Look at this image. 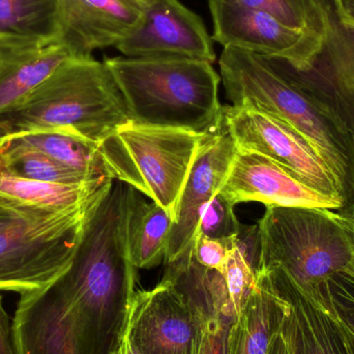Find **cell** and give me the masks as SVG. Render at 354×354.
Returning <instances> with one entry per match:
<instances>
[{
  "label": "cell",
  "mask_w": 354,
  "mask_h": 354,
  "mask_svg": "<svg viewBox=\"0 0 354 354\" xmlns=\"http://www.w3.org/2000/svg\"><path fill=\"white\" fill-rule=\"evenodd\" d=\"M136 189L114 180L85 218L66 270L51 283L74 316L87 354H118L136 293L128 231Z\"/></svg>",
  "instance_id": "6da1fadb"
},
{
  "label": "cell",
  "mask_w": 354,
  "mask_h": 354,
  "mask_svg": "<svg viewBox=\"0 0 354 354\" xmlns=\"http://www.w3.org/2000/svg\"><path fill=\"white\" fill-rule=\"evenodd\" d=\"M218 64L233 106L274 116L299 131L319 149L347 194L353 192L354 137L326 103L262 56L225 47Z\"/></svg>",
  "instance_id": "7a4b0ae2"
},
{
  "label": "cell",
  "mask_w": 354,
  "mask_h": 354,
  "mask_svg": "<svg viewBox=\"0 0 354 354\" xmlns=\"http://www.w3.org/2000/svg\"><path fill=\"white\" fill-rule=\"evenodd\" d=\"M130 122L126 102L105 62L70 57L0 113V135L62 130L100 145Z\"/></svg>",
  "instance_id": "3957f363"
},
{
  "label": "cell",
  "mask_w": 354,
  "mask_h": 354,
  "mask_svg": "<svg viewBox=\"0 0 354 354\" xmlns=\"http://www.w3.org/2000/svg\"><path fill=\"white\" fill-rule=\"evenodd\" d=\"M104 62L133 122L183 129L203 136L222 130L221 77L210 62L126 56Z\"/></svg>",
  "instance_id": "277c9868"
},
{
  "label": "cell",
  "mask_w": 354,
  "mask_h": 354,
  "mask_svg": "<svg viewBox=\"0 0 354 354\" xmlns=\"http://www.w3.org/2000/svg\"><path fill=\"white\" fill-rule=\"evenodd\" d=\"M333 210L266 206L258 223L260 270H280L315 299L318 287L326 278L354 262V218Z\"/></svg>",
  "instance_id": "5b68a950"
},
{
  "label": "cell",
  "mask_w": 354,
  "mask_h": 354,
  "mask_svg": "<svg viewBox=\"0 0 354 354\" xmlns=\"http://www.w3.org/2000/svg\"><path fill=\"white\" fill-rule=\"evenodd\" d=\"M203 135L130 122L99 145L108 176L161 205L176 220L177 205Z\"/></svg>",
  "instance_id": "8992f818"
},
{
  "label": "cell",
  "mask_w": 354,
  "mask_h": 354,
  "mask_svg": "<svg viewBox=\"0 0 354 354\" xmlns=\"http://www.w3.org/2000/svg\"><path fill=\"white\" fill-rule=\"evenodd\" d=\"M97 204L49 220L23 221L0 230V290L22 295L55 281L70 266L85 218Z\"/></svg>",
  "instance_id": "52a82bcc"
},
{
  "label": "cell",
  "mask_w": 354,
  "mask_h": 354,
  "mask_svg": "<svg viewBox=\"0 0 354 354\" xmlns=\"http://www.w3.org/2000/svg\"><path fill=\"white\" fill-rule=\"evenodd\" d=\"M223 115V124L237 151L266 156L345 205L348 194L342 181L315 145L299 131L250 108L225 106Z\"/></svg>",
  "instance_id": "ba28073f"
},
{
  "label": "cell",
  "mask_w": 354,
  "mask_h": 354,
  "mask_svg": "<svg viewBox=\"0 0 354 354\" xmlns=\"http://www.w3.org/2000/svg\"><path fill=\"white\" fill-rule=\"evenodd\" d=\"M212 39L270 59L282 60L297 71L307 70L324 39L285 24L268 12L209 0Z\"/></svg>",
  "instance_id": "9c48e42d"
},
{
  "label": "cell",
  "mask_w": 354,
  "mask_h": 354,
  "mask_svg": "<svg viewBox=\"0 0 354 354\" xmlns=\"http://www.w3.org/2000/svg\"><path fill=\"white\" fill-rule=\"evenodd\" d=\"M126 334L141 354H199L203 322L199 311L169 281L137 290Z\"/></svg>",
  "instance_id": "30bf717a"
},
{
  "label": "cell",
  "mask_w": 354,
  "mask_h": 354,
  "mask_svg": "<svg viewBox=\"0 0 354 354\" xmlns=\"http://www.w3.org/2000/svg\"><path fill=\"white\" fill-rule=\"evenodd\" d=\"M268 59L285 76L317 95L354 137V25L339 12L336 2L322 49L307 70H295L282 60Z\"/></svg>",
  "instance_id": "8fae6325"
},
{
  "label": "cell",
  "mask_w": 354,
  "mask_h": 354,
  "mask_svg": "<svg viewBox=\"0 0 354 354\" xmlns=\"http://www.w3.org/2000/svg\"><path fill=\"white\" fill-rule=\"evenodd\" d=\"M153 0H58L55 41L73 57L118 47L142 22Z\"/></svg>",
  "instance_id": "7c38bea8"
},
{
  "label": "cell",
  "mask_w": 354,
  "mask_h": 354,
  "mask_svg": "<svg viewBox=\"0 0 354 354\" xmlns=\"http://www.w3.org/2000/svg\"><path fill=\"white\" fill-rule=\"evenodd\" d=\"M126 57L216 59L203 21L179 0H153L136 30L116 47Z\"/></svg>",
  "instance_id": "4fadbf2b"
},
{
  "label": "cell",
  "mask_w": 354,
  "mask_h": 354,
  "mask_svg": "<svg viewBox=\"0 0 354 354\" xmlns=\"http://www.w3.org/2000/svg\"><path fill=\"white\" fill-rule=\"evenodd\" d=\"M220 193L233 205L306 206L339 209L344 204L316 189L303 177L260 153L237 151Z\"/></svg>",
  "instance_id": "5bb4252c"
},
{
  "label": "cell",
  "mask_w": 354,
  "mask_h": 354,
  "mask_svg": "<svg viewBox=\"0 0 354 354\" xmlns=\"http://www.w3.org/2000/svg\"><path fill=\"white\" fill-rule=\"evenodd\" d=\"M237 149L224 124L216 134L202 139L177 205L165 261H174L197 235L204 206L222 189Z\"/></svg>",
  "instance_id": "9a60e30c"
},
{
  "label": "cell",
  "mask_w": 354,
  "mask_h": 354,
  "mask_svg": "<svg viewBox=\"0 0 354 354\" xmlns=\"http://www.w3.org/2000/svg\"><path fill=\"white\" fill-rule=\"evenodd\" d=\"M12 332L17 354H87L72 312L51 284L21 295Z\"/></svg>",
  "instance_id": "2e32d148"
},
{
  "label": "cell",
  "mask_w": 354,
  "mask_h": 354,
  "mask_svg": "<svg viewBox=\"0 0 354 354\" xmlns=\"http://www.w3.org/2000/svg\"><path fill=\"white\" fill-rule=\"evenodd\" d=\"M113 181L105 177L81 185L41 183L16 176L0 159V203L30 220H49L87 209L106 197Z\"/></svg>",
  "instance_id": "e0dca14e"
},
{
  "label": "cell",
  "mask_w": 354,
  "mask_h": 354,
  "mask_svg": "<svg viewBox=\"0 0 354 354\" xmlns=\"http://www.w3.org/2000/svg\"><path fill=\"white\" fill-rule=\"evenodd\" d=\"M285 301L281 332L290 354H348L338 322L280 270L262 268ZM259 270V272H260Z\"/></svg>",
  "instance_id": "ac0fdd59"
},
{
  "label": "cell",
  "mask_w": 354,
  "mask_h": 354,
  "mask_svg": "<svg viewBox=\"0 0 354 354\" xmlns=\"http://www.w3.org/2000/svg\"><path fill=\"white\" fill-rule=\"evenodd\" d=\"M73 57L55 39L0 33V113L37 88Z\"/></svg>",
  "instance_id": "d6986e66"
},
{
  "label": "cell",
  "mask_w": 354,
  "mask_h": 354,
  "mask_svg": "<svg viewBox=\"0 0 354 354\" xmlns=\"http://www.w3.org/2000/svg\"><path fill=\"white\" fill-rule=\"evenodd\" d=\"M256 277V288L229 328L227 354H268L282 328L284 299L266 272L260 270Z\"/></svg>",
  "instance_id": "ffe728a7"
},
{
  "label": "cell",
  "mask_w": 354,
  "mask_h": 354,
  "mask_svg": "<svg viewBox=\"0 0 354 354\" xmlns=\"http://www.w3.org/2000/svg\"><path fill=\"white\" fill-rule=\"evenodd\" d=\"M172 226L174 218L161 205L137 192L128 231L131 261L137 270L156 268L165 260Z\"/></svg>",
  "instance_id": "44dd1931"
},
{
  "label": "cell",
  "mask_w": 354,
  "mask_h": 354,
  "mask_svg": "<svg viewBox=\"0 0 354 354\" xmlns=\"http://www.w3.org/2000/svg\"><path fill=\"white\" fill-rule=\"evenodd\" d=\"M8 136L41 151L68 169L93 178L109 177L100 155L99 145L75 133L62 130H39Z\"/></svg>",
  "instance_id": "7402d4cb"
},
{
  "label": "cell",
  "mask_w": 354,
  "mask_h": 354,
  "mask_svg": "<svg viewBox=\"0 0 354 354\" xmlns=\"http://www.w3.org/2000/svg\"><path fill=\"white\" fill-rule=\"evenodd\" d=\"M185 299L199 311L204 336L199 354H227L231 324L236 318L224 281L214 279L192 287Z\"/></svg>",
  "instance_id": "603a6c76"
},
{
  "label": "cell",
  "mask_w": 354,
  "mask_h": 354,
  "mask_svg": "<svg viewBox=\"0 0 354 354\" xmlns=\"http://www.w3.org/2000/svg\"><path fill=\"white\" fill-rule=\"evenodd\" d=\"M0 159L16 176L41 183L81 185L101 179L68 169L41 151L22 145L8 135H0Z\"/></svg>",
  "instance_id": "cb8c5ba5"
},
{
  "label": "cell",
  "mask_w": 354,
  "mask_h": 354,
  "mask_svg": "<svg viewBox=\"0 0 354 354\" xmlns=\"http://www.w3.org/2000/svg\"><path fill=\"white\" fill-rule=\"evenodd\" d=\"M58 0H0V33L55 39Z\"/></svg>",
  "instance_id": "d4e9b609"
},
{
  "label": "cell",
  "mask_w": 354,
  "mask_h": 354,
  "mask_svg": "<svg viewBox=\"0 0 354 354\" xmlns=\"http://www.w3.org/2000/svg\"><path fill=\"white\" fill-rule=\"evenodd\" d=\"M272 15L289 26L324 39L335 0H222Z\"/></svg>",
  "instance_id": "484cf974"
},
{
  "label": "cell",
  "mask_w": 354,
  "mask_h": 354,
  "mask_svg": "<svg viewBox=\"0 0 354 354\" xmlns=\"http://www.w3.org/2000/svg\"><path fill=\"white\" fill-rule=\"evenodd\" d=\"M314 301L354 336V262L326 278Z\"/></svg>",
  "instance_id": "4316f807"
},
{
  "label": "cell",
  "mask_w": 354,
  "mask_h": 354,
  "mask_svg": "<svg viewBox=\"0 0 354 354\" xmlns=\"http://www.w3.org/2000/svg\"><path fill=\"white\" fill-rule=\"evenodd\" d=\"M221 272L237 317L256 288V272L235 245L231 249Z\"/></svg>",
  "instance_id": "83f0119b"
},
{
  "label": "cell",
  "mask_w": 354,
  "mask_h": 354,
  "mask_svg": "<svg viewBox=\"0 0 354 354\" xmlns=\"http://www.w3.org/2000/svg\"><path fill=\"white\" fill-rule=\"evenodd\" d=\"M234 206L218 192L204 206L197 234L222 241L234 239L241 227L235 216Z\"/></svg>",
  "instance_id": "f1b7e54d"
},
{
  "label": "cell",
  "mask_w": 354,
  "mask_h": 354,
  "mask_svg": "<svg viewBox=\"0 0 354 354\" xmlns=\"http://www.w3.org/2000/svg\"><path fill=\"white\" fill-rule=\"evenodd\" d=\"M233 241L209 239L197 234L193 243V253L196 260L204 268L221 272L227 257L233 248Z\"/></svg>",
  "instance_id": "f546056e"
},
{
  "label": "cell",
  "mask_w": 354,
  "mask_h": 354,
  "mask_svg": "<svg viewBox=\"0 0 354 354\" xmlns=\"http://www.w3.org/2000/svg\"><path fill=\"white\" fill-rule=\"evenodd\" d=\"M233 245L243 254L257 276L261 263V235L258 224L254 226L241 224Z\"/></svg>",
  "instance_id": "4dcf8cb0"
},
{
  "label": "cell",
  "mask_w": 354,
  "mask_h": 354,
  "mask_svg": "<svg viewBox=\"0 0 354 354\" xmlns=\"http://www.w3.org/2000/svg\"><path fill=\"white\" fill-rule=\"evenodd\" d=\"M0 354H17L12 324L4 310L1 295H0Z\"/></svg>",
  "instance_id": "1f68e13d"
},
{
  "label": "cell",
  "mask_w": 354,
  "mask_h": 354,
  "mask_svg": "<svg viewBox=\"0 0 354 354\" xmlns=\"http://www.w3.org/2000/svg\"><path fill=\"white\" fill-rule=\"evenodd\" d=\"M23 221H35L27 218L26 216L17 212L16 210L8 207L0 203V230L6 228V227L12 226L17 223L23 222Z\"/></svg>",
  "instance_id": "d6a6232c"
},
{
  "label": "cell",
  "mask_w": 354,
  "mask_h": 354,
  "mask_svg": "<svg viewBox=\"0 0 354 354\" xmlns=\"http://www.w3.org/2000/svg\"><path fill=\"white\" fill-rule=\"evenodd\" d=\"M339 12L354 25V0H335Z\"/></svg>",
  "instance_id": "836d02e7"
},
{
  "label": "cell",
  "mask_w": 354,
  "mask_h": 354,
  "mask_svg": "<svg viewBox=\"0 0 354 354\" xmlns=\"http://www.w3.org/2000/svg\"><path fill=\"white\" fill-rule=\"evenodd\" d=\"M118 354H141L138 351L134 343L131 341L130 337L128 335H124L122 339V344H120V351Z\"/></svg>",
  "instance_id": "e575fe53"
},
{
  "label": "cell",
  "mask_w": 354,
  "mask_h": 354,
  "mask_svg": "<svg viewBox=\"0 0 354 354\" xmlns=\"http://www.w3.org/2000/svg\"><path fill=\"white\" fill-rule=\"evenodd\" d=\"M337 320V319H336ZM338 322V320H337ZM339 324V322H338ZM340 326L341 330H342L343 338H344L345 345H346L347 353L354 354V336L348 332L344 326Z\"/></svg>",
  "instance_id": "d590c367"
},
{
  "label": "cell",
  "mask_w": 354,
  "mask_h": 354,
  "mask_svg": "<svg viewBox=\"0 0 354 354\" xmlns=\"http://www.w3.org/2000/svg\"><path fill=\"white\" fill-rule=\"evenodd\" d=\"M353 193L354 194V166H353Z\"/></svg>",
  "instance_id": "8d00e7d4"
}]
</instances>
